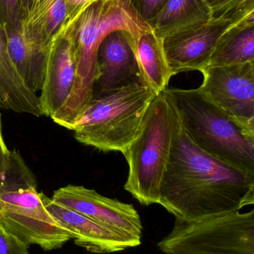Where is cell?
<instances>
[{
    "label": "cell",
    "instance_id": "cell-1",
    "mask_svg": "<svg viewBox=\"0 0 254 254\" xmlns=\"http://www.w3.org/2000/svg\"><path fill=\"white\" fill-rule=\"evenodd\" d=\"M158 204L186 220L240 211L254 204V176L203 152L179 122Z\"/></svg>",
    "mask_w": 254,
    "mask_h": 254
},
{
    "label": "cell",
    "instance_id": "cell-2",
    "mask_svg": "<svg viewBox=\"0 0 254 254\" xmlns=\"http://www.w3.org/2000/svg\"><path fill=\"white\" fill-rule=\"evenodd\" d=\"M116 30H125L139 37L152 28L139 16L130 0H97L75 23L76 80L65 105L51 118L55 123L72 130L92 99L98 47L103 39Z\"/></svg>",
    "mask_w": 254,
    "mask_h": 254
},
{
    "label": "cell",
    "instance_id": "cell-3",
    "mask_svg": "<svg viewBox=\"0 0 254 254\" xmlns=\"http://www.w3.org/2000/svg\"><path fill=\"white\" fill-rule=\"evenodd\" d=\"M191 141L216 159L254 176V137L246 134L198 89L165 90Z\"/></svg>",
    "mask_w": 254,
    "mask_h": 254
},
{
    "label": "cell",
    "instance_id": "cell-4",
    "mask_svg": "<svg viewBox=\"0 0 254 254\" xmlns=\"http://www.w3.org/2000/svg\"><path fill=\"white\" fill-rule=\"evenodd\" d=\"M179 119L165 91L152 100L140 131L122 152L129 167L125 190L143 205L158 204L160 187Z\"/></svg>",
    "mask_w": 254,
    "mask_h": 254
},
{
    "label": "cell",
    "instance_id": "cell-5",
    "mask_svg": "<svg viewBox=\"0 0 254 254\" xmlns=\"http://www.w3.org/2000/svg\"><path fill=\"white\" fill-rule=\"evenodd\" d=\"M157 95L149 85L138 83L92 97L75 122V138L103 152H123L138 134Z\"/></svg>",
    "mask_w": 254,
    "mask_h": 254
},
{
    "label": "cell",
    "instance_id": "cell-6",
    "mask_svg": "<svg viewBox=\"0 0 254 254\" xmlns=\"http://www.w3.org/2000/svg\"><path fill=\"white\" fill-rule=\"evenodd\" d=\"M158 246L166 254H254V210L197 220L175 217Z\"/></svg>",
    "mask_w": 254,
    "mask_h": 254
},
{
    "label": "cell",
    "instance_id": "cell-7",
    "mask_svg": "<svg viewBox=\"0 0 254 254\" xmlns=\"http://www.w3.org/2000/svg\"><path fill=\"white\" fill-rule=\"evenodd\" d=\"M0 225L27 245L55 250L72 236L45 207L37 186L0 188Z\"/></svg>",
    "mask_w": 254,
    "mask_h": 254
},
{
    "label": "cell",
    "instance_id": "cell-8",
    "mask_svg": "<svg viewBox=\"0 0 254 254\" xmlns=\"http://www.w3.org/2000/svg\"><path fill=\"white\" fill-rule=\"evenodd\" d=\"M198 88L246 134L254 137V61L205 67Z\"/></svg>",
    "mask_w": 254,
    "mask_h": 254
},
{
    "label": "cell",
    "instance_id": "cell-9",
    "mask_svg": "<svg viewBox=\"0 0 254 254\" xmlns=\"http://www.w3.org/2000/svg\"><path fill=\"white\" fill-rule=\"evenodd\" d=\"M52 200L82 213L138 246L141 244V219L132 204L103 196L94 190L71 185L55 191Z\"/></svg>",
    "mask_w": 254,
    "mask_h": 254
},
{
    "label": "cell",
    "instance_id": "cell-10",
    "mask_svg": "<svg viewBox=\"0 0 254 254\" xmlns=\"http://www.w3.org/2000/svg\"><path fill=\"white\" fill-rule=\"evenodd\" d=\"M232 22L231 13L222 15L164 37L163 49L171 75L205 68L218 41Z\"/></svg>",
    "mask_w": 254,
    "mask_h": 254
},
{
    "label": "cell",
    "instance_id": "cell-11",
    "mask_svg": "<svg viewBox=\"0 0 254 254\" xmlns=\"http://www.w3.org/2000/svg\"><path fill=\"white\" fill-rule=\"evenodd\" d=\"M137 37L130 31L116 30L103 39L97 53V77L92 97L134 83L148 85L137 60Z\"/></svg>",
    "mask_w": 254,
    "mask_h": 254
},
{
    "label": "cell",
    "instance_id": "cell-12",
    "mask_svg": "<svg viewBox=\"0 0 254 254\" xmlns=\"http://www.w3.org/2000/svg\"><path fill=\"white\" fill-rule=\"evenodd\" d=\"M76 22H66L51 42L44 81L39 96L42 114L47 117L52 118L65 105L73 90L76 76L73 36Z\"/></svg>",
    "mask_w": 254,
    "mask_h": 254
},
{
    "label": "cell",
    "instance_id": "cell-13",
    "mask_svg": "<svg viewBox=\"0 0 254 254\" xmlns=\"http://www.w3.org/2000/svg\"><path fill=\"white\" fill-rule=\"evenodd\" d=\"M45 207L80 247L95 254H110L138 246L132 240L97 223L68 207L52 201L43 193Z\"/></svg>",
    "mask_w": 254,
    "mask_h": 254
},
{
    "label": "cell",
    "instance_id": "cell-14",
    "mask_svg": "<svg viewBox=\"0 0 254 254\" xmlns=\"http://www.w3.org/2000/svg\"><path fill=\"white\" fill-rule=\"evenodd\" d=\"M233 22L216 44L206 67L254 61V0L231 12Z\"/></svg>",
    "mask_w": 254,
    "mask_h": 254
},
{
    "label": "cell",
    "instance_id": "cell-15",
    "mask_svg": "<svg viewBox=\"0 0 254 254\" xmlns=\"http://www.w3.org/2000/svg\"><path fill=\"white\" fill-rule=\"evenodd\" d=\"M0 109L43 116L40 100L24 81L9 53L5 31L0 24Z\"/></svg>",
    "mask_w": 254,
    "mask_h": 254
},
{
    "label": "cell",
    "instance_id": "cell-16",
    "mask_svg": "<svg viewBox=\"0 0 254 254\" xmlns=\"http://www.w3.org/2000/svg\"><path fill=\"white\" fill-rule=\"evenodd\" d=\"M5 31L9 53L28 87L34 93L41 90L49 49L28 39L19 29Z\"/></svg>",
    "mask_w": 254,
    "mask_h": 254
},
{
    "label": "cell",
    "instance_id": "cell-17",
    "mask_svg": "<svg viewBox=\"0 0 254 254\" xmlns=\"http://www.w3.org/2000/svg\"><path fill=\"white\" fill-rule=\"evenodd\" d=\"M213 17L207 0H168L150 27L155 35L163 39Z\"/></svg>",
    "mask_w": 254,
    "mask_h": 254
},
{
    "label": "cell",
    "instance_id": "cell-18",
    "mask_svg": "<svg viewBox=\"0 0 254 254\" xmlns=\"http://www.w3.org/2000/svg\"><path fill=\"white\" fill-rule=\"evenodd\" d=\"M66 21V0H35L31 11L21 22V30L28 39L49 49Z\"/></svg>",
    "mask_w": 254,
    "mask_h": 254
},
{
    "label": "cell",
    "instance_id": "cell-19",
    "mask_svg": "<svg viewBox=\"0 0 254 254\" xmlns=\"http://www.w3.org/2000/svg\"><path fill=\"white\" fill-rule=\"evenodd\" d=\"M136 52L146 83L157 94L164 92L172 75L163 49L162 39L152 30L140 34L136 40Z\"/></svg>",
    "mask_w": 254,
    "mask_h": 254
},
{
    "label": "cell",
    "instance_id": "cell-20",
    "mask_svg": "<svg viewBox=\"0 0 254 254\" xmlns=\"http://www.w3.org/2000/svg\"><path fill=\"white\" fill-rule=\"evenodd\" d=\"M0 24L4 31L21 28L19 0H0Z\"/></svg>",
    "mask_w": 254,
    "mask_h": 254
},
{
    "label": "cell",
    "instance_id": "cell-21",
    "mask_svg": "<svg viewBox=\"0 0 254 254\" xmlns=\"http://www.w3.org/2000/svg\"><path fill=\"white\" fill-rule=\"evenodd\" d=\"M167 1L168 0H130L139 16L147 22L149 26L156 19Z\"/></svg>",
    "mask_w": 254,
    "mask_h": 254
},
{
    "label": "cell",
    "instance_id": "cell-22",
    "mask_svg": "<svg viewBox=\"0 0 254 254\" xmlns=\"http://www.w3.org/2000/svg\"><path fill=\"white\" fill-rule=\"evenodd\" d=\"M0 254H29L28 245L0 225Z\"/></svg>",
    "mask_w": 254,
    "mask_h": 254
},
{
    "label": "cell",
    "instance_id": "cell-23",
    "mask_svg": "<svg viewBox=\"0 0 254 254\" xmlns=\"http://www.w3.org/2000/svg\"><path fill=\"white\" fill-rule=\"evenodd\" d=\"M14 152H10L4 140L0 114V188L7 185V176L13 164Z\"/></svg>",
    "mask_w": 254,
    "mask_h": 254
},
{
    "label": "cell",
    "instance_id": "cell-24",
    "mask_svg": "<svg viewBox=\"0 0 254 254\" xmlns=\"http://www.w3.org/2000/svg\"><path fill=\"white\" fill-rule=\"evenodd\" d=\"M248 0H207L213 16L230 14Z\"/></svg>",
    "mask_w": 254,
    "mask_h": 254
},
{
    "label": "cell",
    "instance_id": "cell-25",
    "mask_svg": "<svg viewBox=\"0 0 254 254\" xmlns=\"http://www.w3.org/2000/svg\"><path fill=\"white\" fill-rule=\"evenodd\" d=\"M97 0H66L67 5V21L75 22L88 7Z\"/></svg>",
    "mask_w": 254,
    "mask_h": 254
},
{
    "label": "cell",
    "instance_id": "cell-26",
    "mask_svg": "<svg viewBox=\"0 0 254 254\" xmlns=\"http://www.w3.org/2000/svg\"><path fill=\"white\" fill-rule=\"evenodd\" d=\"M35 0H19V13L21 22L28 16L32 9Z\"/></svg>",
    "mask_w": 254,
    "mask_h": 254
}]
</instances>
